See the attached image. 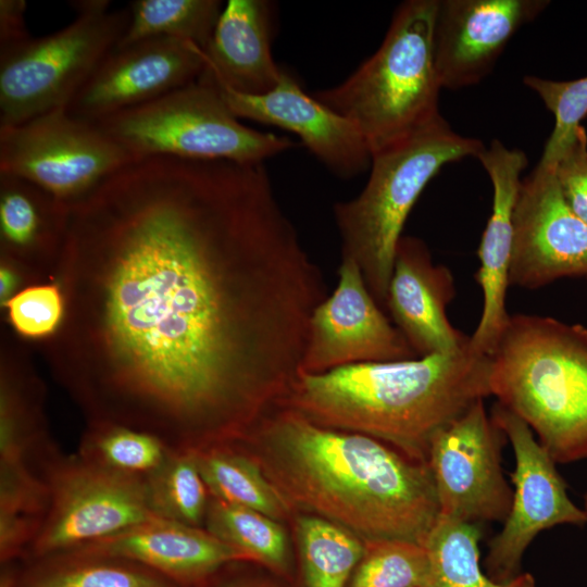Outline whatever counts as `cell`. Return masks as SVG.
Segmentation results:
<instances>
[{"label": "cell", "mask_w": 587, "mask_h": 587, "mask_svg": "<svg viewBox=\"0 0 587 587\" xmlns=\"http://www.w3.org/2000/svg\"><path fill=\"white\" fill-rule=\"evenodd\" d=\"M479 524L438 516L423 546L429 561L427 587H508L480 569Z\"/></svg>", "instance_id": "31"}, {"label": "cell", "mask_w": 587, "mask_h": 587, "mask_svg": "<svg viewBox=\"0 0 587 587\" xmlns=\"http://www.w3.org/2000/svg\"><path fill=\"white\" fill-rule=\"evenodd\" d=\"M133 161L96 123L66 108L0 127V174L28 180L68 207Z\"/></svg>", "instance_id": "9"}, {"label": "cell", "mask_w": 587, "mask_h": 587, "mask_svg": "<svg viewBox=\"0 0 587 587\" xmlns=\"http://www.w3.org/2000/svg\"><path fill=\"white\" fill-rule=\"evenodd\" d=\"M505 440L484 399L433 436L426 463L439 516L475 524L505 520L513 497L501 465Z\"/></svg>", "instance_id": "11"}, {"label": "cell", "mask_w": 587, "mask_h": 587, "mask_svg": "<svg viewBox=\"0 0 587 587\" xmlns=\"http://www.w3.org/2000/svg\"><path fill=\"white\" fill-rule=\"evenodd\" d=\"M554 173L567 207L587 224V134L582 125L555 164Z\"/></svg>", "instance_id": "35"}, {"label": "cell", "mask_w": 587, "mask_h": 587, "mask_svg": "<svg viewBox=\"0 0 587 587\" xmlns=\"http://www.w3.org/2000/svg\"><path fill=\"white\" fill-rule=\"evenodd\" d=\"M203 527L289 586L295 574L290 526L259 511L210 498Z\"/></svg>", "instance_id": "25"}, {"label": "cell", "mask_w": 587, "mask_h": 587, "mask_svg": "<svg viewBox=\"0 0 587 587\" xmlns=\"http://www.w3.org/2000/svg\"><path fill=\"white\" fill-rule=\"evenodd\" d=\"M48 486L42 523L18 561L75 549L153 516L143 482L104 471L77 453L61 455Z\"/></svg>", "instance_id": "10"}, {"label": "cell", "mask_w": 587, "mask_h": 587, "mask_svg": "<svg viewBox=\"0 0 587 587\" xmlns=\"http://www.w3.org/2000/svg\"><path fill=\"white\" fill-rule=\"evenodd\" d=\"M192 587H290L262 566L246 561L234 562Z\"/></svg>", "instance_id": "36"}, {"label": "cell", "mask_w": 587, "mask_h": 587, "mask_svg": "<svg viewBox=\"0 0 587 587\" xmlns=\"http://www.w3.org/2000/svg\"><path fill=\"white\" fill-rule=\"evenodd\" d=\"M223 7L220 0L132 1L129 23L114 49L149 38L170 37L192 42L204 51Z\"/></svg>", "instance_id": "28"}, {"label": "cell", "mask_w": 587, "mask_h": 587, "mask_svg": "<svg viewBox=\"0 0 587 587\" xmlns=\"http://www.w3.org/2000/svg\"><path fill=\"white\" fill-rule=\"evenodd\" d=\"M129 9L76 15L62 29L0 49V127L67 108L129 23Z\"/></svg>", "instance_id": "8"}, {"label": "cell", "mask_w": 587, "mask_h": 587, "mask_svg": "<svg viewBox=\"0 0 587 587\" xmlns=\"http://www.w3.org/2000/svg\"><path fill=\"white\" fill-rule=\"evenodd\" d=\"M548 4L547 0H438L433 48L441 88L480 83L515 33Z\"/></svg>", "instance_id": "16"}, {"label": "cell", "mask_w": 587, "mask_h": 587, "mask_svg": "<svg viewBox=\"0 0 587 587\" xmlns=\"http://www.w3.org/2000/svg\"><path fill=\"white\" fill-rule=\"evenodd\" d=\"M523 83L535 91L554 116L553 129L538 164L554 167L576 137L587 114V76L574 80H552L527 75Z\"/></svg>", "instance_id": "33"}, {"label": "cell", "mask_w": 587, "mask_h": 587, "mask_svg": "<svg viewBox=\"0 0 587 587\" xmlns=\"http://www.w3.org/2000/svg\"><path fill=\"white\" fill-rule=\"evenodd\" d=\"M508 587H535L534 577L528 573H521L508 583Z\"/></svg>", "instance_id": "39"}, {"label": "cell", "mask_w": 587, "mask_h": 587, "mask_svg": "<svg viewBox=\"0 0 587 587\" xmlns=\"http://www.w3.org/2000/svg\"><path fill=\"white\" fill-rule=\"evenodd\" d=\"M429 561L422 544L403 539L364 540V552L346 587H427Z\"/></svg>", "instance_id": "32"}, {"label": "cell", "mask_w": 587, "mask_h": 587, "mask_svg": "<svg viewBox=\"0 0 587 587\" xmlns=\"http://www.w3.org/2000/svg\"><path fill=\"white\" fill-rule=\"evenodd\" d=\"M271 39L270 1L228 0L204 50L203 73L240 93H266L284 72L273 59Z\"/></svg>", "instance_id": "23"}, {"label": "cell", "mask_w": 587, "mask_h": 587, "mask_svg": "<svg viewBox=\"0 0 587 587\" xmlns=\"http://www.w3.org/2000/svg\"><path fill=\"white\" fill-rule=\"evenodd\" d=\"M195 454L211 497L290 526L294 512L259 464L236 442L210 446Z\"/></svg>", "instance_id": "27"}, {"label": "cell", "mask_w": 587, "mask_h": 587, "mask_svg": "<svg viewBox=\"0 0 587 587\" xmlns=\"http://www.w3.org/2000/svg\"><path fill=\"white\" fill-rule=\"evenodd\" d=\"M216 85L236 117L294 133L338 177L352 178L370 167L371 151L357 127L304 92L285 71L278 85L262 95L240 93Z\"/></svg>", "instance_id": "18"}, {"label": "cell", "mask_w": 587, "mask_h": 587, "mask_svg": "<svg viewBox=\"0 0 587 587\" xmlns=\"http://www.w3.org/2000/svg\"><path fill=\"white\" fill-rule=\"evenodd\" d=\"M488 396L489 355L476 351L469 337L449 352L299 373L282 407L426 462L433 436Z\"/></svg>", "instance_id": "3"}, {"label": "cell", "mask_w": 587, "mask_h": 587, "mask_svg": "<svg viewBox=\"0 0 587 587\" xmlns=\"http://www.w3.org/2000/svg\"><path fill=\"white\" fill-rule=\"evenodd\" d=\"M134 160L152 157L264 163L294 147L286 136L246 126L205 74L147 103L95 122Z\"/></svg>", "instance_id": "7"}, {"label": "cell", "mask_w": 587, "mask_h": 587, "mask_svg": "<svg viewBox=\"0 0 587 587\" xmlns=\"http://www.w3.org/2000/svg\"><path fill=\"white\" fill-rule=\"evenodd\" d=\"M483 149L480 140L453 132L442 117L372 154L363 190L351 200L334 204L341 259L359 265L367 288L384 310L397 245L420 195L446 164L477 157Z\"/></svg>", "instance_id": "6"}, {"label": "cell", "mask_w": 587, "mask_h": 587, "mask_svg": "<svg viewBox=\"0 0 587 587\" xmlns=\"http://www.w3.org/2000/svg\"><path fill=\"white\" fill-rule=\"evenodd\" d=\"M25 0H0V49L29 39L25 23Z\"/></svg>", "instance_id": "37"}, {"label": "cell", "mask_w": 587, "mask_h": 587, "mask_svg": "<svg viewBox=\"0 0 587 587\" xmlns=\"http://www.w3.org/2000/svg\"><path fill=\"white\" fill-rule=\"evenodd\" d=\"M455 295L448 267L433 262L425 241L402 236L397 245L386 310L419 357L459 349L470 336L452 326L447 307Z\"/></svg>", "instance_id": "20"}, {"label": "cell", "mask_w": 587, "mask_h": 587, "mask_svg": "<svg viewBox=\"0 0 587 587\" xmlns=\"http://www.w3.org/2000/svg\"><path fill=\"white\" fill-rule=\"evenodd\" d=\"M10 587H183L129 559L71 549L1 565Z\"/></svg>", "instance_id": "24"}, {"label": "cell", "mask_w": 587, "mask_h": 587, "mask_svg": "<svg viewBox=\"0 0 587 587\" xmlns=\"http://www.w3.org/2000/svg\"><path fill=\"white\" fill-rule=\"evenodd\" d=\"M67 3L76 15L103 14L109 12L111 5V1L108 0H74Z\"/></svg>", "instance_id": "38"}, {"label": "cell", "mask_w": 587, "mask_h": 587, "mask_svg": "<svg viewBox=\"0 0 587 587\" xmlns=\"http://www.w3.org/2000/svg\"><path fill=\"white\" fill-rule=\"evenodd\" d=\"M339 282L313 311L300 373L419 358L376 302L359 265L341 259Z\"/></svg>", "instance_id": "13"}, {"label": "cell", "mask_w": 587, "mask_h": 587, "mask_svg": "<svg viewBox=\"0 0 587 587\" xmlns=\"http://www.w3.org/2000/svg\"><path fill=\"white\" fill-rule=\"evenodd\" d=\"M295 574L290 587H346L364 552V540L345 527L308 513L290 523Z\"/></svg>", "instance_id": "26"}, {"label": "cell", "mask_w": 587, "mask_h": 587, "mask_svg": "<svg viewBox=\"0 0 587 587\" xmlns=\"http://www.w3.org/2000/svg\"><path fill=\"white\" fill-rule=\"evenodd\" d=\"M78 548L136 561L183 587L203 583L234 562H250L204 527L157 516Z\"/></svg>", "instance_id": "21"}, {"label": "cell", "mask_w": 587, "mask_h": 587, "mask_svg": "<svg viewBox=\"0 0 587 587\" xmlns=\"http://www.w3.org/2000/svg\"><path fill=\"white\" fill-rule=\"evenodd\" d=\"M236 444L294 514L317 515L363 540L423 545L439 516L427 463L379 439L321 426L279 407Z\"/></svg>", "instance_id": "2"}, {"label": "cell", "mask_w": 587, "mask_h": 587, "mask_svg": "<svg viewBox=\"0 0 587 587\" xmlns=\"http://www.w3.org/2000/svg\"><path fill=\"white\" fill-rule=\"evenodd\" d=\"M1 308L15 336L47 342L62 325L65 299L61 286L52 280L24 287Z\"/></svg>", "instance_id": "34"}, {"label": "cell", "mask_w": 587, "mask_h": 587, "mask_svg": "<svg viewBox=\"0 0 587 587\" xmlns=\"http://www.w3.org/2000/svg\"><path fill=\"white\" fill-rule=\"evenodd\" d=\"M490 415L515 455L511 509L501 530L489 541L485 561L488 577L507 584L521 574L523 554L540 532L561 524L582 526L587 515L570 499L555 461L528 425L498 402Z\"/></svg>", "instance_id": "12"}, {"label": "cell", "mask_w": 587, "mask_h": 587, "mask_svg": "<svg viewBox=\"0 0 587 587\" xmlns=\"http://www.w3.org/2000/svg\"><path fill=\"white\" fill-rule=\"evenodd\" d=\"M174 448L161 438L112 423H87L77 454L114 474L145 482Z\"/></svg>", "instance_id": "29"}, {"label": "cell", "mask_w": 587, "mask_h": 587, "mask_svg": "<svg viewBox=\"0 0 587 587\" xmlns=\"http://www.w3.org/2000/svg\"><path fill=\"white\" fill-rule=\"evenodd\" d=\"M205 68L204 51L170 37L149 38L113 49L66 108L80 120L97 122L197 80Z\"/></svg>", "instance_id": "15"}, {"label": "cell", "mask_w": 587, "mask_h": 587, "mask_svg": "<svg viewBox=\"0 0 587 587\" xmlns=\"http://www.w3.org/2000/svg\"><path fill=\"white\" fill-rule=\"evenodd\" d=\"M489 389L555 463L587 459V327L510 315L489 354Z\"/></svg>", "instance_id": "4"}, {"label": "cell", "mask_w": 587, "mask_h": 587, "mask_svg": "<svg viewBox=\"0 0 587 587\" xmlns=\"http://www.w3.org/2000/svg\"><path fill=\"white\" fill-rule=\"evenodd\" d=\"M145 496L153 516L203 527L211 495L192 450L173 449L145 482Z\"/></svg>", "instance_id": "30"}, {"label": "cell", "mask_w": 587, "mask_h": 587, "mask_svg": "<svg viewBox=\"0 0 587 587\" xmlns=\"http://www.w3.org/2000/svg\"><path fill=\"white\" fill-rule=\"evenodd\" d=\"M0 587H10V584L5 576L0 574Z\"/></svg>", "instance_id": "40"}, {"label": "cell", "mask_w": 587, "mask_h": 587, "mask_svg": "<svg viewBox=\"0 0 587 587\" xmlns=\"http://www.w3.org/2000/svg\"><path fill=\"white\" fill-rule=\"evenodd\" d=\"M509 284L537 289L587 277V224L567 207L554 167L540 164L522 179L513 212Z\"/></svg>", "instance_id": "14"}, {"label": "cell", "mask_w": 587, "mask_h": 587, "mask_svg": "<svg viewBox=\"0 0 587 587\" xmlns=\"http://www.w3.org/2000/svg\"><path fill=\"white\" fill-rule=\"evenodd\" d=\"M46 391L26 348L8 332L1 338L0 486L42 488L63 454L45 413Z\"/></svg>", "instance_id": "17"}, {"label": "cell", "mask_w": 587, "mask_h": 587, "mask_svg": "<svg viewBox=\"0 0 587 587\" xmlns=\"http://www.w3.org/2000/svg\"><path fill=\"white\" fill-rule=\"evenodd\" d=\"M492 185V207L480 238L476 280L483 294L479 322L470 345L483 354L496 347L510 314L505 307L513 247V212L528 160L524 151L510 149L495 139L476 157Z\"/></svg>", "instance_id": "19"}, {"label": "cell", "mask_w": 587, "mask_h": 587, "mask_svg": "<svg viewBox=\"0 0 587 587\" xmlns=\"http://www.w3.org/2000/svg\"><path fill=\"white\" fill-rule=\"evenodd\" d=\"M437 5L401 3L379 48L344 82L312 93L357 127L371 155L442 118L433 48Z\"/></svg>", "instance_id": "5"}, {"label": "cell", "mask_w": 587, "mask_h": 587, "mask_svg": "<svg viewBox=\"0 0 587 587\" xmlns=\"http://www.w3.org/2000/svg\"><path fill=\"white\" fill-rule=\"evenodd\" d=\"M46 344L87 423L236 442L300 373L323 274L264 163L152 157L70 207Z\"/></svg>", "instance_id": "1"}, {"label": "cell", "mask_w": 587, "mask_h": 587, "mask_svg": "<svg viewBox=\"0 0 587 587\" xmlns=\"http://www.w3.org/2000/svg\"><path fill=\"white\" fill-rule=\"evenodd\" d=\"M70 207L39 186L0 174V262L28 286L55 280Z\"/></svg>", "instance_id": "22"}, {"label": "cell", "mask_w": 587, "mask_h": 587, "mask_svg": "<svg viewBox=\"0 0 587 587\" xmlns=\"http://www.w3.org/2000/svg\"><path fill=\"white\" fill-rule=\"evenodd\" d=\"M583 509H584V511H585V513L587 515V492L584 495V508Z\"/></svg>", "instance_id": "41"}]
</instances>
